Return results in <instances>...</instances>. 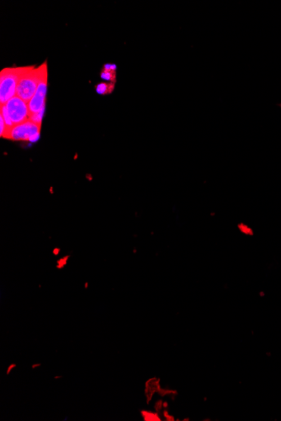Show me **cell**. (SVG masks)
<instances>
[{
    "label": "cell",
    "mask_w": 281,
    "mask_h": 421,
    "mask_svg": "<svg viewBox=\"0 0 281 421\" xmlns=\"http://www.w3.org/2000/svg\"><path fill=\"white\" fill-rule=\"evenodd\" d=\"M47 76V64L44 63L36 68L30 66L20 78L16 89V96L24 100L25 103L29 102L34 97L40 82Z\"/></svg>",
    "instance_id": "cell-1"
},
{
    "label": "cell",
    "mask_w": 281,
    "mask_h": 421,
    "mask_svg": "<svg viewBox=\"0 0 281 421\" xmlns=\"http://www.w3.org/2000/svg\"><path fill=\"white\" fill-rule=\"evenodd\" d=\"M28 67L7 68L0 73V103L5 105L16 95L18 83Z\"/></svg>",
    "instance_id": "cell-2"
},
{
    "label": "cell",
    "mask_w": 281,
    "mask_h": 421,
    "mask_svg": "<svg viewBox=\"0 0 281 421\" xmlns=\"http://www.w3.org/2000/svg\"><path fill=\"white\" fill-rule=\"evenodd\" d=\"M41 126L28 119L24 123L15 126L10 129L6 138L12 140L35 142L39 139Z\"/></svg>",
    "instance_id": "cell-3"
},
{
    "label": "cell",
    "mask_w": 281,
    "mask_h": 421,
    "mask_svg": "<svg viewBox=\"0 0 281 421\" xmlns=\"http://www.w3.org/2000/svg\"><path fill=\"white\" fill-rule=\"evenodd\" d=\"M5 106L7 108L14 126L24 123L29 119L28 104L18 96L10 99Z\"/></svg>",
    "instance_id": "cell-4"
},
{
    "label": "cell",
    "mask_w": 281,
    "mask_h": 421,
    "mask_svg": "<svg viewBox=\"0 0 281 421\" xmlns=\"http://www.w3.org/2000/svg\"><path fill=\"white\" fill-rule=\"evenodd\" d=\"M46 90H47V76H46L40 82L34 97L32 98V100L28 104L29 116L32 114H37L45 109Z\"/></svg>",
    "instance_id": "cell-5"
},
{
    "label": "cell",
    "mask_w": 281,
    "mask_h": 421,
    "mask_svg": "<svg viewBox=\"0 0 281 421\" xmlns=\"http://www.w3.org/2000/svg\"><path fill=\"white\" fill-rule=\"evenodd\" d=\"M117 66L115 64H105L100 73L102 79L108 81L109 82L116 83L117 82Z\"/></svg>",
    "instance_id": "cell-6"
},
{
    "label": "cell",
    "mask_w": 281,
    "mask_h": 421,
    "mask_svg": "<svg viewBox=\"0 0 281 421\" xmlns=\"http://www.w3.org/2000/svg\"><path fill=\"white\" fill-rule=\"evenodd\" d=\"M114 87L115 83H113V82H109V83L108 82H100V83H98L96 85L95 89H96V92L99 95H106L111 94L113 90H114Z\"/></svg>",
    "instance_id": "cell-7"
},
{
    "label": "cell",
    "mask_w": 281,
    "mask_h": 421,
    "mask_svg": "<svg viewBox=\"0 0 281 421\" xmlns=\"http://www.w3.org/2000/svg\"><path fill=\"white\" fill-rule=\"evenodd\" d=\"M1 116L4 118V121H5V124H6V126H8V128L10 129L14 127V125H13L12 121L10 119V114H9V112H8L7 108L5 105H1Z\"/></svg>",
    "instance_id": "cell-8"
},
{
    "label": "cell",
    "mask_w": 281,
    "mask_h": 421,
    "mask_svg": "<svg viewBox=\"0 0 281 421\" xmlns=\"http://www.w3.org/2000/svg\"><path fill=\"white\" fill-rule=\"evenodd\" d=\"M44 112H45V109L42 110V111L39 112V113H37V114L30 115V121H33L34 123L37 124V125H39V126H41V121H42V118H43Z\"/></svg>",
    "instance_id": "cell-9"
},
{
    "label": "cell",
    "mask_w": 281,
    "mask_h": 421,
    "mask_svg": "<svg viewBox=\"0 0 281 421\" xmlns=\"http://www.w3.org/2000/svg\"><path fill=\"white\" fill-rule=\"evenodd\" d=\"M280 107H281V104H280Z\"/></svg>",
    "instance_id": "cell-10"
}]
</instances>
